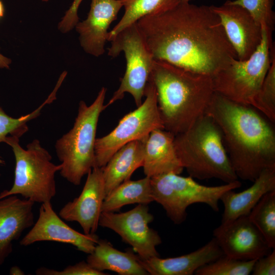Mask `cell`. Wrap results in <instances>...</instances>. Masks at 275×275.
<instances>
[{"instance_id": "6da1fadb", "label": "cell", "mask_w": 275, "mask_h": 275, "mask_svg": "<svg viewBox=\"0 0 275 275\" xmlns=\"http://www.w3.org/2000/svg\"><path fill=\"white\" fill-rule=\"evenodd\" d=\"M136 23L155 60L212 77L237 59L211 6L180 2Z\"/></svg>"}, {"instance_id": "7a4b0ae2", "label": "cell", "mask_w": 275, "mask_h": 275, "mask_svg": "<svg viewBox=\"0 0 275 275\" xmlns=\"http://www.w3.org/2000/svg\"><path fill=\"white\" fill-rule=\"evenodd\" d=\"M260 113L215 92L206 112L221 130L232 167L242 180L253 182L263 170L275 169V131Z\"/></svg>"}, {"instance_id": "3957f363", "label": "cell", "mask_w": 275, "mask_h": 275, "mask_svg": "<svg viewBox=\"0 0 275 275\" xmlns=\"http://www.w3.org/2000/svg\"><path fill=\"white\" fill-rule=\"evenodd\" d=\"M156 92L164 129L174 135L206 114L215 93L211 76L154 60L149 80Z\"/></svg>"}, {"instance_id": "277c9868", "label": "cell", "mask_w": 275, "mask_h": 275, "mask_svg": "<svg viewBox=\"0 0 275 275\" xmlns=\"http://www.w3.org/2000/svg\"><path fill=\"white\" fill-rule=\"evenodd\" d=\"M174 143L183 168L194 179L216 178L225 183L238 179L224 146L221 130L208 114L199 118L185 131L175 135Z\"/></svg>"}, {"instance_id": "5b68a950", "label": "cell", "mask_w": 275, "mask_h": 275, "mask_svg": "<svg viewBox=\"0 0 275 275\" xmlns=\"http://www.w3.org/2000/svg\"><path fill=\"white\" fill-rule=\"evenodd\" d=\"M106 93V88L102 87L89 106L80 101L73 127L55 144L62 164L60 174L75 185H79L82 178L96 167V134L99 116L106 108L104 104Z\"/></svg>"}, {"instance_id": "8992f818", "label": "cell", "mask_w": 275, "mask_h": 275, "mask_svg": "<svg viewBox=\"0 0 275 275\" xmlns=\"http://www.w3.org/2000/svg\"><path fill=\"white\" fill-rule=\"evenodd\" d=\"M5 143L12 148L15 156V176L13 186L0 193V199L20 195L34 203L51 202L57 192L55 174L62 164L51 162V156L37 139L29 143L26 149L16 136H7Z\"/></svg>"}, {"instance_id": "52a82bcc", "label": "cell", "mask_w": 275, "mask_h": 275, "mask_svg": "<svg viewBox=\"0 0 275 275\" xmlns=\"http://www.w3.org/2000/svg\"><path fill=\"white\" fill-rule=\"evenodd\" d=\"M262 28L261 43L248 59H234L211 77L215 93L234 102L252 105L274 52L272 33Z\"/></svg>"}, {"instance_id": "ba28073f", "label": "cell", "mask_w": 275, "mask_h": 275, "mask_svg": "<svg viewBox=\"0 0 275 275\" xmlns=\"http://www.w3.org/2000/svg\"><path fill=\"white\" fill-rule=\"evenodd\" d=\"M179 175L170 173L150 178L154 201L162 206L168 217L177 225L185 221L186 209L194 204H205L218 212L222 195L227 190L241 186L238 180L218 186H206L198 183L189 176Z\"/></svg>"}, {"instance_id": "9c48e42d", "label": "cell", "mask_w": 275, "mask_h": 275, "mask_svg": "<svg viewBox=\"0 0 275 275\" xmlns=\"http://www.w3.org/2000/svg\"><path fill=\"white\" fill-rule=\"evenodd\" d=\"M110 41L108 56L116 57L123 52L126 66L120 86L106 108L122 99L126 93L132 96L138 107L143 102L155 60L136 23L123 29Z\"/></svg>"}, {"instance_id": "30bf717a", "label": "cell", "mask_w": 275, "mask_h": 275, "mask_svg": "<svg viewBox=\"0 0 275 275\" xmlns=\"http://www.w3.org/2000/svg\"><path fill=\"white\" fill-rule=\"evenodd\" d=\"M145 96L146 99L142 104L123 116L112 131L96 138V167H103L113 155L125 144L146 139L154 129H164L158 108L156 90L150 80L146 86Z\"/></svg>"}, {"instance_id": "8fae6325", "label": "cell", "mask_w": 275, "mask_h": 275, "mask_svg": "<svg viewBox=\"0 0 275 275\" xmlns=\"http://www.w3.org/2000/svg\"><path fill=\"white\" fill-rule=\"evenodd\" d=\"M153 215L146 204H138L124 212H102L99 226L117 233L141 259L159 256L156 248L162 242L158 232L150 228Z\"/></svg>"}, {"instance_id": "7c38bea8", "label": "cell", "mask_w": 275, "mask_h": 275, "mask_svg": "<svg viewBox=\"0 0 275 275\" xmlns=\"http://www.w3.org/2000/svg\"><path fill=\"white\" fill-rule=\"evenodd\" d=\"M224 254L241 260L258 259L271 252L263 236L248 215L221 224L213 232Z\"/></svg>"}, {"instance_id": "4fadbf2b", "label": "cell", "mask_w": 275, "mask_h": 275, "mask_svg": "<svg viewBox=\"0 0 275 275\" xmlns=\"http://www.w3.org/2000/svg\"><path fill=\"white\" fill-rule=\"evenodd\" d=\"M99 239L96 234L81 233L69 227L53 210L51 202H47L41 204L37 221L20 241V244L28 246L38 241H57L72 245L89 254Z\"/></svg>"}, {"instance_id": "5bb4252c", "label": "cell", "mask_w": 275, "mask_h": 275, "mask_svg": "<svg viewBox=\"0 0 275 275\" xmlns=\"http://www.w3.org/2000/svg\"><path fill=\"white\" fill-rule=\"evenodd\" d=\"M87 175L79 196L66 203L59 214L66 221L77 222L84 233L89 235L97 230L106 192L101 168L95 167Z\"/></svg>"}, {"instance_id": "9a60e30c", "label": "cell", "mask_w": 275, "mask_h": 275, "mask_svg": "<svg viewBox=\"0 0 275 275\" xmlns=\"http://www.w3.org/2000/svg\"><path fill=\"white\" fill-rule=\"evenodd\" d=\"M218 16L226 36L237 59H248L257 49L262 39V28L249 12L227 1L219 6H211Z\"/></svg>"}, {"instance_id": "2e32d148", "label": "cell", "mask_w": 275, "mask_h": 275, "mask_svg": "<svg viewBox=\"0 0 275 275\" xmlns=\"http://www.w3.org/2000/svg\"><path fill=\"white\" fill-rule=\"evenodd\" d=\"M122 7L119 0H91L87 18L75 26L86 52L97 57L104 53L108 30Z\"/></svg>"}, {"instance_id": "e0dca14e", "label": "cell", "mask_w": 275, "mask_h": 275, "mask_svg": "<svg viewBox=\"0 0 275 275\" xmlns=\"http://www.w3.org/2000/svg\"><path fill=\"white\" fill-rule=\"evenodd\" d=\"M34 202L10 195L0 199V265L13 251V242L34 224Z\"/></svg>"}, {"instance_id": "ac0fdd59", "label": "cell", "mask_w": 275, "mask_h": 275, "mask_svg": "<svg viewBox=\"0 0 275 275\" xmlns=\"http://www.w3.org/2000/svg\"><path fill=\"white\" fill-rule=\"evenodd\" d=\"M224 253L213 238L203 246L188 254L172 258L159 256L141 259L139 262L149 274L193 275L202 266L223 256Z\"/></svg>"}, {"instance_id": "d6986e66", "label": "cell", "mask_w": 275, "mask_h": 275, "mask_svg": "<svg viewBox=\"0 0 275 275\" xmlns=\"http://www.w3.org/2000/svg\"><path fill=\"white\" fill-rule=\"evenodd\" d=\"M175 135L163 128L152 130L145 141L143 165L146 176L173 173L180 174L183 168L174 146Z\"/></svg>"}, {"instance_id": "ffe728a7", "label": "cell", "mask_w": 275, "mask_h": 275, "mask_svg": "<svg viewBox=\"0 0 275 275\" xmlns=\"http://www.w3.org/2000/svg\"><path fill=\"white\" fill-rule=\"evenodd\" d=\"M246 189L239 193L234 189L225 192L220 200L224 205L221 224L229 223L248 215L265 194L275 190V169L263 170Z\"/></svg>"}, {"instance_id": "44dd1931", "label": "cell", "mask_w": 275, "mask_h": 275, "mask_svg": "<svg viewBox=\"0 0 275 275\" xmlns=\"http://www.w3.org/2000/svg\"><path fill=\"white\" fill-rule=\"evenodd\" d=\"M144 140L130 142L118 149L102 168L106 195L143 167L145 155Z\"/></svg>"}, {"instance_id": "7402d4cb", "label": "cell", "mask_w": 275, "mask_h": 275, "mask_svg": "<svg viewBox=\"0 0 275 275\" xmlns=\"http://www.w3.org/2000/svg\"><path fill=\"white\" fill-rule=\"evenodd\" d=\"M86 261L99 271L111 270L120 275L149 274L139 262L137 255L128 251L121 252L108 241L98 240Z\"/></svg>"}, {"instance_id": "603a6c76", "label": "cell", "mask_w": 275, "mask_h": 275, "mask_svg": "<svg viewBox=\"0 0 275 275\" xmlns=\"http://www.w3.org/2000/svg\"><path fill=\"white\" fill-rule=\"evenodd\" d=\"M153 201L150 177L145 176L138 180L128 179L106 195L102 212H116L126 205H148Z\"/></svg>"}, {"instance_id": "cb8c5ba5", "label": "cell", "mask_w": 275, "mask_h": 275, "mask_svg": "<svg viewBox=\"0 0 275 275\" xmlns=\"http://www.w3.org/2000/svg\"><path fill=\"white\" fill-rule=\"evenodd\" d=\"M124 13L118 23L108 33V41H111L123 29L136 23L142 18L162 13L175 7L179 0H119Z\"/></svg>"}, {"instance_id": "d4e9b609", "label": "cell", "mask_w": 275, "mask_h": 275, "mask_svg": "<svg viewBox=\"0 0 275 275\" xmlns=\"http://www.w3.org/2000/svg\"><path fill=\"white\" fill-rule=\"evenodd\" d=\"M248 216L270 248L275 249V190L263 195Z\"/></svg>"}, {"instance_id": "484cf974", "label": "cell", "mask_w": 275, "mask_h": 275, "mask_svg": "<svg viewBox=\"0 0 275 275\" xmlns=\"http://www.w3.org/2000/svg\"><path fill=\"white\" fill-rule=\"evenodd\" d=\"M271 123L275 122V51L269 68L252 105Z\"/></svg>"}, {"instance_id": "4316f807", "label": "cell", "mask_w": 275, "mask_h": 275, "mask_svg": "<svg viewBox=\"0 0 275 275\" xmlns=\"http://www.w3.org/2000/svg\"><path fill=\"white\" fill-rule=\"evenodd\" d=\"M256 260H241L223 255L198 269L196 275H249Z\"/></svg>"}, {"instance_id": "83f0119b", "label": "cell", "mask_w": 275, "mask_h": 275, "mask_svg": "<svg viewBox=\"0 0 275 275\" xmlns=\"http://www.w3.org/2000/svg\"><path fill=\"white\" fill-rule=\"evenodd\" d=\"M230 4L239 6L247 10L261 26L270 33L274 30L275 14L272 8L273 0H228Z\"/></svg>"}, {"instance_id": "f1b7e54d", "label": "cell", "mask_w": 275, "mask_h": 275, "mask_svg": "<svg viewBox=\"0 0 275 275\" xmlns=\"http://www.w3.org/2000/svg\"><path fill=\"white\" fill-rule=\"evenodd\" d=\"M37 275H105L107 273L95 269L87 261H81L74 265H68L62 270L44 267L36 270Z\"/></svg>"}, {"instance_id": "f546056e", "label": "cell", "mask_w": 275, "mask_h": 275, "mask_svg": "<svg viewBox=\"0 0 275 275\" xmlns=\"http://www.w3.org/2000/svg\"><path fill=\"white\" fill-rule=\"evenodd\" d=\"M22 124L21 119L8 115L0 107V143L4 142L9 135H15L20 131Z\"/></svg>"}, {"instance_id": "4dcf8cb0", "label": "cell", "mask_w": 275, "mask_h": 275, "mask_svg": "<svg viewBox=\"0 0 275 275\" xmlns=\"http://www.w3.org/2000/svg\"><path fill=\"white\" fill-rule=\"evenodd\" d=\"M82 0H73L72 4L66 12L58 24L59 31L67 33L75 28L78 22V9Z\"/></svg>"}, {"instance_id": "1f68e13d", "label": "cell", "mask_w": 275, "mask_h": 275, "mask_svg": "<svg viewBox=\"0 0 275 275\" xmlns=\"http://www.w3.org/2000/svg\"><path fill=\"white\" fill-rule=\"evenodd\" d=\"M253 275L275 274V249L268 255L257 259L252 271Z\"/></svg>"}, {"instance_id": "d6a6232c", "label": "cell", "mask_w": 275, "mask_h": 275, "mask_svg": "<svg viewBox=\"0 0 275 275\" xmlns=\"http://www.w3.org/2000/svg\"><path fill=\"white\" fill-rule=\"evenodd\" d=\"M11 60L5 57L0 52V68H9Z\"/></svg>"}, {"instance_id": "836d02e7", "label": "cell", "mask_w": 275, "mask_h": 275, "mask_svg": "<svg viewBox=\"0 0 275 275\" xmlns=\"http://www.w3.org/2000/svg\"><path fill=\"white\" fill-rule=\"evenodd\" d=\"M9 274L11 275H24V272L18 266H13L10 269Z\"/></svg>"}, {"instance_id": "e575fe53", "label": "cell", "mask_w": 275, "mask_h": 275, "mask_svg": "<svg viewBox=\"0 0 275 275\" xmlns=\"http://www.w3.org/2000/svg\"><path fill=\"white\" fill-rule=\"evenodd\" d=\"M4 15V7L2 2L0 1V18Z\"/></svg>"}, {"instance_id": "d590c367", "label": "cell", "mask_w": 275, "mask_h": 275, "mask_svg": "<svg viewBox=\"0 0 275 275\" xmlns=\"http://www.w3.org/2000/svg\"><path fill=\"white\" fill-rule=\"evenodd\" d=\"M180 2H184V3H188L190 2L191 1L193 0H179Z\"/></svg>"}, {"instance_id": "8d00e7d4", "label": "cell", "mask_w": 275, "mask_h": 275, "mask_svg": "<svg viewBox=\"0 0 275 275\" xmlns=\"http://www.w3.org/2000/svg\"><path fill=\"white\" fill-rule=\"evenodd\" d=\"M3 164H5V161L0 157V165Z\"/></svg>"}, {"instance_id": "74e56055", "label": "cell", "mask_w": 275, "mask_h": 275, "mask_svg": "<svg viewBox=\"0 0 275 275\" xmlns=\"http://www.w3.org/2000/svg\"><path fill=\"white\" fill-rule=\"evenodd\" d=\"M44 2H48L49 0H42Z\"/></svg>"}]
</instances>
